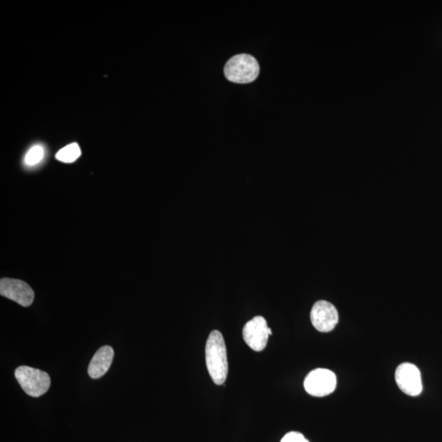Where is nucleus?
<instances>
[{"instance_id":"nucleus-1","label":"nucleus","mask_w":442,"mask_h":442,"mask_svg":"<svg viewBox=\"0 0 442 442\" xmlns=\"http://www.w3.org/2000/svg\"><path fill=\"white\" fill-rule=\"evenodd\" d=\"M206 364L209 374L216 385H223L227 379V351L224 338L221 332L214 330L209 335L206 344Z\"/></svg>"},{"instance_id":"nucleus-2","label":"nucleus","mask_w":442,"mask_h":442,"mask_svg":"<svg viewBox=\"0 0 442 442\" xmlns=\"http://www.w3.org/2000/svg\"><path fill=\"white\" fill-rule=\"evenodd\" d=\"M227 80L237 84L253 82L259 76V64L253 56L239 54L227 62L224 69Z\"/></svg>"},{"instance_id":"nucleus-3","label":"nucleus","mask_w":442,"mask_h":442,"mask_svg":"<svg viewBox=\"0 0 442 442\" xmlns=\"http://www.w3.org/2000/svg\"><path fill=\"white\" fill-rule=\"evenodd\" d=\"M15 378L23 390L30 397H39L50 388L49 375L46 372L29 366H19L15 370Z\"/></svg>"},{"instance_id":"nucleus-4","label":"nucleus","mask_w":442,"mask_h":442,"mask_svg":"<svg viewBox=\"0 0 442 442\" xmlns=\"http://www.w3.org/2000/svg\"><path fill=\"white\" fill-rule=\"evenodd\" d=\"M336 387V375L326 369H316L310 372L304 381L306 393L316 397H326L333 393Z\"/></svg>"},{"instance_id":"nucleus-5","label":"nucleus","mask_w":442,"mask_h":442,"mask_svg":"<svg viewBox=\"0 0 442 442\" xmlns=\"http://www.w3.org/2000/svg\"><path fill=\"white\" fill-rule=\"evenodd\" d=\"M395 381L404 394L417 397L423 390L420 370L411 363H403L397 367L395 374Z\"/></svg>"},{"instance_id":"nucleus-6","label":"nucleus","mask_w":442,"mask_h":442,"mask_svg":"<svg viewBox=\"0 0 442 442\" xmlns=\"http://www.w3.org/2000/svg\"><path fill=\"white\" fill-rule=\"evenodd\" d=\"M310 320L319 332H331L338 323L336 307L327 301L321 300L315 302L310 311Z\"/></svg>"},{"instance_id":"nucleus-7","label":"nucleus","mask_w":442,"mask_h":442,"mask_svg":"<svg viewBox=\"0 0 442 442\" xmlns=\"http://www.w3.org/2000/svg\"><path fill=\"white\" fill-rule=\"evenodd\" d=\"M269 327L262 316H255L244 325L243 337L244 342L255 352H262L267 345Z\"/></svg>"},{"instance_id":"nucleus-8","label":"nucleus","mask_w":442,"mask_h":442,"mask_svg":"<svg viewBox=\"0 0 442 442\" xmlns=\"http://www.w3.org/2000/svg\"><path fill=\"white\" fill-rule=\"evenodd\" d=\"M0 294L24 306H30L35 299L34 291L19 279L4 278L0 281Z\"/></svg>"},{"instance_id":"nucleus-9","label":"nucleus","mask_w":442,"mask_h":442,"mask_svg":"<svg viewBox=\"0 0 442 442\" xmlns=\"http://www.w3.org/2000/svg\"><path fill=\"white\" fill-rule=\"evenodd\" d=\"M114 357L113 349L109 346L102 347L93 356L88 368L91 379H97L104 376L110 369Z\"/></svg>"},{"instance_id":"nucleus-10","label":"nucleus","mask_w":442,"mask_h":442,"mask_svg":"<svg viewBox=\"0 0 442 442\" xmlns=\"http://www.w3.org/2000/svg\"><path fill=\"white\" fill-rule=\"evenodd\" d=\"M81 155L80 147H79L77 143H73L58 151L57 155H56V158L60 161L65 162V164H72V162L77 160Z\"/></svg>"},{"instance_id":"nucleus-11","label":"nucleus","mask_w":442,"mask_h":442,"mask_svg":"<svg viewBox=\"0 0 442 442\" xmlns=\"http://www.w3.org/2000/svg\"><path fill=\"white\" fill-rule=\"evenodd\" d=\"M45 155L44 148L40 145L31 148L25 157L26 164L28 166H35L43 159Z\"/></svg>"},{"instance_id":"nucleus-12","label":"nucleus","mask_w":442,"mask_h":442,"mask_svg":"<svg viewBox=\"0 0 442 442\" xmlns=\"http://www.w3.org/2000/svg\"><path fill=\"white\" fill-rule=\"evenodd\" d=\"M281 442H309L306 437L297 432H288L283 437Z\"/></svg>"},{"instance_id":"nucleus-13","label":"nucleus","mask_w":442,"mask_h":442,"mask_svg":"<svg viewBox=\"0 0 442 442\" xmlns=\"http://www.w3.org/2000/svg\"><path fill=\"white\" fill-rule=\"evenodd\" d=\"M272 334L273 333H272L271 329H269V336H271V335H272Z\"/></svg>"}]
</instances>
